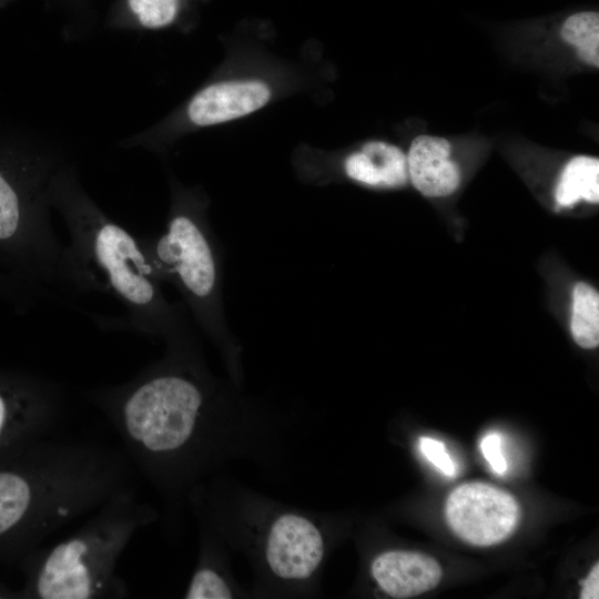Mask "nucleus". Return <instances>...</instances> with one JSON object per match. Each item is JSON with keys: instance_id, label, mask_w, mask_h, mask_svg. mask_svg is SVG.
<instances>
[{"instance_id": "3", "label": "nucleus", "mask_w": 599, "mask_h": 599, "mask_svg": "<svg viewBox=\"0 0 599 599\" xmlns=\"http://www.w3.org/2000/svg\"><path fill=\"white\" fill-rule=\"evenodd\" d=\"M154 518L130 486L101 504L65 539L39 552L30 576L38 599L124 598L129 591L115 569L134 535Z\"/></svg>"}, {"instance_id": "12", "label": "nucleus", "mask_w": 599, "mask_h": 599, "mask_svg": "<svg viewBox=\"0 0 599 599\" xmlns=\"http://www.w3.org/2000/svg\"><path fill=\"white\" fill-rule=\"evenodd\" d=\"M556 201L570 206L579 200L599 202V160L580 155L565 166L555 192Z\"/></svg>"}, {"instance_id": "18", "label": "nucleus", "mask_w": 599, "mask_h": 599, "mask_svg": "<svg viewBox=\"0 0 599 599\" xmlns=\"http://www.w3.org/2000/svg\"><path fill=\"white\" fill-rule=\"evenodd\" d=\"M481 453L493 471L502 476L507 471V461L501 450V438L498 433L485 435L480 441Z\"/></svg>"}, {"instance_id": "16", "label": "nucleus", "mask_w": 599, "mask_h": 599, "mask_svg": "<svg viewBox=\"0 0 599 599\" xmlns=\"http://www.w3.org/2000/svg\"><path fill=\"white\" fill-rule=\"evenodd\" d=\"M232 590L226 580L211 566H200L184 593L186 599H229Z\"/></svg>"}, {"instance_id": "5", "label": "nucleus", "mask_w": 599, "mask_h": 599, "mask_svg": "<svg viewBox=\"0 0 599 599\" xmlns=\"http://www.w3.org/2000/svg\"><path fill=\"white\" fill-rule=\"evenodd\" d=\"M139 241L159 283L173 285L207 336L227 345L220 248L202 200L174 189L165 231Z\"/></svg>"}, {"instance_id": "11", "label": "nucleus", "mask_w": 599, "mask_h": 599, "mask_svg": "<svg viewBox=\"0 0 599 599\" xmlns=\"http://www.w3.org/2000/svg\"><path fill=\"white\" fill-rule=\"evenodd\" d=\"M344 170L351 180L375 187H399L409 182L406 154L383 141L367 142L348 155Z\"/></svg>"}, {"instance_id": "1", "label": "nucleus", "mask_w": 599, "mask_h": 599, "mask_svg": "<svg viewBox=\"0 0 599 599\" xmlns=\"http://www.w3.org/2000/svg\"><path fill=\"white\" fill-rule=\"evenodd\" d=\"M49 200L68 227V248L84 293L109 294L126 312L110 325L161 338L171 352L191 351L192 337L183 311L164 296L139 237L93 201L74 164L67 161L54 174Z\"/></svg>"}, {"instance_id": "8", "label": "nucleus", "mask_w": 599, "mask_h": 599, "mask_svg": "<svg viewBox=\"0 0 599 599\" xmlns=\"http://www.w3.org/2000/svg\"><path fill=\"white\" fill-rule=\"evenodd\" d=\"M268 87L258 80H222L195 92L181 112L183 125L200 129L247 115L270 100Z\"/></svg>"}, {"instance_id": "2", "label": "nucleus", "mask_w": 599, "mask_h": 599, "mask_svg": "<svg viewBox=\"0 0 599 599\" xmlns=\"http://www.w3.org/2000/svg\"><path fill=\"white\" fill-rule=\"evenodd\" d=\"M189 352H170L130 380L87 392L118 432L130 459L159 480L197 446L212 394L187 361Z\"/></svg>"}, {"instance_id": "17", "label": "nucleus", "mask_w": 599, "mask_h": 599, "mask_svg": "<svg viewBox=\"0 0 599 599\" xmlns=\"http://www.w3.org/2000/svg\"><path fill=\"white\" fill-rule=\"evenodd\" d=\"M419 449L439 471L448 477L455 476V464L443 441L423 436L419 438Z\"/></svg>"}, {"instance_id": "9", "label": "nucleus", "mask_w": 599, "mask_h": 599, "mask_svg": "<svg viewBox=\"0 0 599 599\" xmlns=\"http://www.w3.org/2000/svg\"><path fill=\"white\" fill-rule=\"evenodd\" d=\"M370 572L379 588L393 598H412L434 589L441 568L432 557L404 550H389L372 562Z\"/></svg>"}, {"instance_id": "19", "label": "nucleus", "mask_w": 599, "mask_h": 599, "mask_svg": "<svg viewBox=\"0 0 599 599\" xmlns=\"http://www.w3.org/2000/svg\"><path fill=\"white\" fill-rule=\"evenodd\" d=\"M0 296L12 301L21 307L31 305L35 300L24 287L4 273H0Z\"/></svg>"}, {"instance_id": "7", "label": "nucleus", "mask_w": 599, "mask_h": 599, "mask_svg": "<svg viewBox=\"0 0 599 599\" xmlns=\"http://www.w3.org/2000/svg\"><path fill=\"white\" fill-rule=\"evenodd\" d=\"M324 538L313 521L297 514H283L271 525L265 558L272 572L285 580H304L319 567Z\"/></svg>"}, {"instance_id": "14", "label": "nucleus", "mask_w": 599, "mask_h": 599, "mask_svg": "<svg viewBox=\"0 0 599 599\" xmlns=\"http://www.w3.org/2000/svg\"><path fill=\"white\" fill-rule=\"evenodd\" d=\"M562 39L578 48V57L585 62L599 65V14L595 11L570 16L561 27Z\"/></svg>"}, {"instance_id": "6", "label": "nucleus", "mask_w": 599, "mask_h": 599, "mask_svg": "<svg viewBox=\"0 0 599 599\" xmlns=\"http://www.w3.org/2000/svg\"><path fill=\"white\" fill-rule=\"evenodd\" d=\"M520 510L508 491L487 483H466L456 487L445 505L451 530L474 546H491L507 539L516 529Z\"/></svg>"}, {"instance_id": "20", "label": "nucleus", "mask_w": 599, "mask_h": 599, "mask_svg": "<svg viewBox=\"0 0 599 599\" xmlns=\"http://www.w3.org/2000/svg\"><path fill=\"white\" fill-rule=\"evenodd\" d=\"M581 599L599 598V565L596 564L588 577L582 581Z\"/></svg>"}, {"instance_id": "10", "label": "nucleus", "mask_w": 599, "mask_h": 599, "mask_svg": "<svg viewBox=\"0 0 599 599\" xmlns=\"http://www.w3.org/2000/svg\"><path fill=\"white\" fill-rule=\"evenodd\" d=\"M449 142L439 136L418 135L407 156L408 176L423 195L443 197L453 194L460 184V170L449 159Z\"/></svg>"}, {"instance_id": "4", "label": "nucleus", "mask_w": 599, "mask_h": 599, "mask_svg": "<svg viewBox=\"0 0 599 599\" xmlns=\"http://www.w3.org/2000/svg\"><path fill=\"white\" fill-rule=\"evenodd\" d=\"M101 498V475L87 448L48 439L24 469L0 470V538L16 531L32 539L49 536Z\"/></svg>"}, {"instance_id": "15", "label": "nucleus", "mask_w": 599, "mask_h": 599, "mask_svg": "<svg viewBox=\"0 0 599 599\" xmlns=\"http://www.w3.org/2000/svg\"><path fill=\"white\" fill-rule=\"evenodd\" d=\"M182 0H125L126 19L122 23L144 30H158L175 22Z\"/></svg>"}, {"instance_id": "13", "label": "nucleus", "mask_w": 599, "mask_h": 599, "mask_svg": "<svg viewBox=\"0 0 599 599\" xmlns=\"http://www.w3.org/2000/svg\"><path fill=\"white\" fill-rule=\"evenodd\" d=\"M570 331L580 347L591 349L598 346L599 294L585 282L577 283L573 288Z\"/></svg>"}]
</instances>
